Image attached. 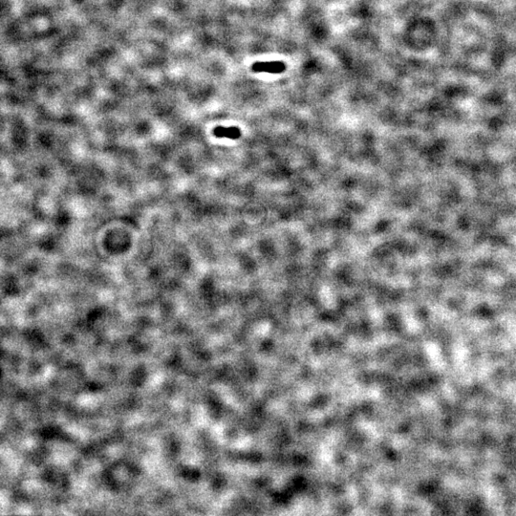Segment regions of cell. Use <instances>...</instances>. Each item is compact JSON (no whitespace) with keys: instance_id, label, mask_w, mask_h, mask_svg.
Returning <instances> with one entry per match:
<instances>
[{"instance_id":"1","label":"cell","mask_w":516,"mask_h":516,"mask_svg":"<svg viewBox=\"0 0 516 516\" xmlns=\"http://www.w3.org/2000/svg\"><path fill=\"white\" fill-rule=\"evenodd\" d=\"M252 70L255 73L266 72L270 74H280L286 70V64L282 62H259L252 65Z\"/></svg>"},{"instance_id":"2","label":"cell","mask_w":516,"mask_h":516,"mask_svg":"<svg viewBox=\"0 0 516 516\" xmlns=\"http://www.w3.org/2000/svg\"><path fill=\"white\" fill-rule=\"evenodd\" d=\"M214 134L217 138H228L231 140H237L241 137V131L238 127H217L214 130Z\"/></svg>"}]
</instances>
